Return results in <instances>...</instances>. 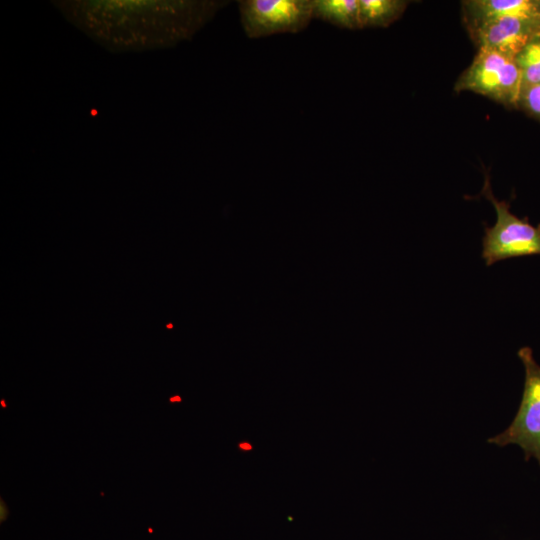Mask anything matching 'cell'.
<instances>
[{
	"label": "cell",
	"mask_w": 540,
	"mask_h": 540,
	"mask_svg": "<svg viewBox=\"0 0 540 540\" xmlns=\"http://www.w3.org/2000/svg\"><path fill=\"white\" fill-rule=\"evenodd\" d=\"M222 1L75 4L71 19L107 47L174 45L193 36L226 5Z\"/></svg>",
	"instance_id": "obj_1"
},
{
	"label": "cell",
	"mask_w": 540,
	"mask_h": 540,
	"mask_svg": "<svg viewBox=\"0 0 540 540\" xmlns=\"http://www.w3.org/2000/svg\"><path fill=\"white\" fill-rule=\"evenodd\" d=\"M482 195L488 199L496 212L492 227H485L482 254L486 266L501 260L540 255V224L533 226L528 218L520 219L510 211V204L499 201L491 190L489 177H485Z\"/></svg>",
	"instance_id": "obj_2"
},
{
	"label": "cell",
	"mask_w": 540,
	"mask_h": 540,
	"mask_svg": "<svg viewBox=\"0 0 540 540\" xmlns=\"http://www.w3.org/2000/svg\"><path fill=\"white\" fill-rule=\"evenodd\" d=\"M517 355L525 369L522 398L509 426L499 434L487 439L498 447L518 445L524 452V460H537L540 465V365L528 346L518 350Z\"/></svg>",
	"instance_id": "obj_3"
},
{
	"label": "cell",
	"mask_w": 540,
	"mask_h": 540,
	"mask_svg": "<svg viewBox=\"0 0 540 540\" xmlns=\"http://www.w3.org/2000/svg\"><path fill=\"white\" fill-rule=\"evenodd\" d=\"M457 92L471 91L507 107L518 108L522 75L514 59L498 52L478 49L470 66L455 83Z\"/></svg>",
	"instance_id": "obj_4"
},
{
	"label": "cell",
	"mask_w": 540,
	"mask_h": 540,
	"mask_svg": "<svg viewBox=\"0 0 540 540\" xmlns=\"http://www.w3.org/2000/svg\"><path fill=\"white\" fill-rule=\"evenodd\" d=\"M238 8L243 31L250 39L299 33L314 20L313 0H241Z\"/></svg>",
	"instance_id": "obj_5"
},
{
	"label": "cell",
	"mask_w": 540,
	"mask_h": 540,
	"mask_svg": "<svg viewBox=\"0 0 540 540\" xmlns=\"http://www.w3.org/2000/svg\"><path fill=\"white\" fill-rule=\"evenodd\" d=\"M478 49L498 52L516 59L531 42L540 40V22L505 17L467 28Z\"/></svg>",
	"instance_id": "obj_6"
},
{
	"label": "cell",
	"mask_w": 540,
	"mask_h": 540,
	"mask_svg": "<svg viewBox=\"0 0 540 540\" xmlns=\"http://www.w3.org/2000/svg\"><path fill=\"white\" fill-rule=\"evenodd\" d=\"M462 14L466 28L505 17L540 22V0H468Z\"/></svg>",
	"instance_id": "obj_7"
},
{
	"label": "cell",
	"mask_w": 540,
	"mask_h": 540,
	"mask_svg": "<svg viewBox=\"0 0 540 540\" xmlns=\"http://www.w3.org/2000/svg\"><path fill=\"white\" fill-rule=\"evenodd\" d=\"M314 19L343 29H361L359 0H313Z\"/></svg>",
	"instance_id": "obj_8"
},
{
	"label": "cell",
	"mask_w": 540,
	"mask_h": 540,
	"mask_svg": "<svg viewBox=\"0 0 540 540\" xmlns=\"http://www.w3.org/2000/svg\"><path fill=\"white\" fill-rule=\"evenodd\" d=\"M407 4L404 0H359L361 29L391 25L402 16Z\"/></svg>",
	"instance_id": "obj_9"
},
{
	"label": "cell",
	"mask_w": 540,
	"mask_h": 540,
	"mask_svg": "<svg viewBox=\"0 0 540 540\" xmlns=\"http://www.w3.org/2000/svg\"><path fill=\"white\" fill-rule=\"evenodd\" d=\"M515 61L521 70L522 86L540 84V40L528 44Z\"/></svg>",
	"instance_id": "obj_10"
},
{
	"label": "cell",
	"mask_w": 540,
	"mask_h": 540,
	"mask_svg": "<svg viewBox=\"0 0 540 540\" xmlns=\"http://www.w3.org/2000/svg\"><path fill=\"white\" fill-rule=\"evenodd\" d=\"M518 108L540 121V84L522 86Z\"/></svg>",
	"instance_id": "obj_11"
},
{
	"label": "cell",
	"mask_w": 540,
	"mask_h": 540,
	"mask_svg": "<svg viewBox=\"0 0 540 540\" xmlns=\"http://www.w3.org/2000/svg\"><path fill=\"white\" fill-rule=\"evenodd\" d=\"M239 448L243 451H249L252 449V446L247 442L239 443Z\"/></svg>",
	"instance_id": "obj_12"
},
{
	"label": "cell",
	"mask_w": 540,
	"mask_h": 540,
	"mask_svg": "<svg viewBox=\"0 0 540 540\" xmlns=\"http://www.w3.org/2000/svg\"><path fill=\"white\" fill-rule=\"evenodd\" d=\"M181 397L180 396H174L170 398V402H180Z\"/></svg>",
	"instance_id": "obj_13"
},
{
	"label": "cell",
	"mask_w": 540,
	"mask_h": 540,
	"mask_svg": "<svg viewBox=\"0 0 540 540\" xmlns=\"http://www.w3.org/2000/svg\"><path fill=\"white\" fill-rule=\"evenodd\" d=\"M1 404H2V406H3L4 408L6 407L5 401L2 400V401H1Z\"/></svg>",
	"instance_id": "obj_14"
}]
</instances>
